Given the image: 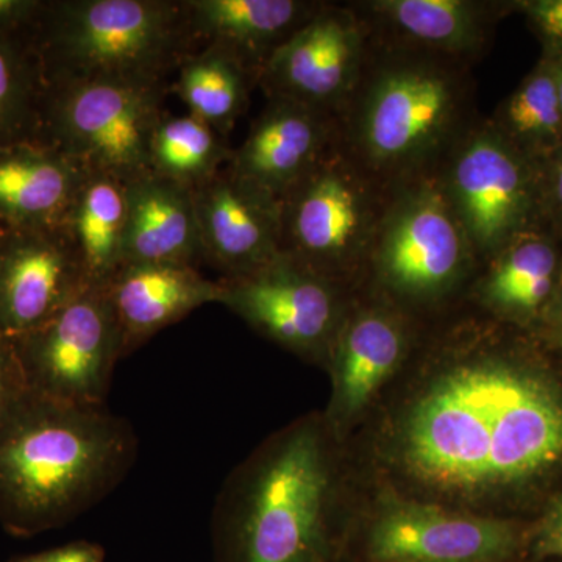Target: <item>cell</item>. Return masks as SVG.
Segmentation results:
<instances>
[{
	"label": "cell",
	"mask_w": 562,
	"mask_h": 562,
	"mask_svg": "<svg viewBox=\"0 0 562 562\" xmlns=\"http://www.w3.org/2000/svg\"><path fill=\"white\" fill-rule=\"evenodd\" d=\"M398 446L406 471L427 486L498 490L562 458V398L512 362L473 355L414 403Z\"/></svg>",
	"instance_id": "6da1fadb"
},
{
	"label": "cell",
	"mask_w": 562,
	"mask_h": 562,
	"mask_svg": "<svg viewBox=\"0 0 562 562\" xmlns=\"http://www.w3.org/2000/svg\"><path fill=\"white\" fill-rule=\"evenodd\" d=\"M136 449L106 406L25 391L0 420V524L27 538L76 519L124 480Z\"/></svg>",
	"instance_id": "7a4b0ae2"
},
{
	"label": "cell",
	"mask_w": 562,
	"mask_h": 562,
	"mask_svg": "<svg viewBox=\"0 0 562 562\" xmlns=\"http://www.w3.org/2000/svg\"><path fill=\"white\" fill-rule=\"evenodd\" d=\"M479 121L472 66L372 33L360 83L338 117L339 139L394 191L438 173Z\"/></svg>",
	"instance_id": "3957f363"
},
{
	"label": "cell",
	"mask_w": 562,
	"mask_h": 562,
	"mask_svg": "<svg viewBox=\"0 0 562 562\" xmlns=\"http://www.w3.org/2000/svg\"><path fill=\"white\" fill-rule=\"evenodd\" d=\"M222 498L220 562H324L330 472L313 425L292 428Z\"/></svg>",
	"instance_id": "277c9868"
},
{
	"label": "cell",
	"mask_w": 562,
	"mask_h": 562,
	"mask_svg": "<svg viewBox=\"0 0 562 562\" xmlns=\"http://www.w3.org/2000/svg\"><path fill=\"white\" fill-rule=\"evenodd\" d=\"M52 87L92 80L168 83L199 49L183 2L70 0L54 7Z\"/></svg>",
	"instance_id": "5b68a950"
},
{
	"label": "cell",
	"mask_w": 562,
	"mask_h": 562,
	"mask_svg": "<svg viewBox=\"0 0 562 562\" xmlns=\"http://www.w3.org/2000/svg\"><path fill=\"white\" fill-rule=\"evenodd\" d=\"M391 192L338 138L281 199V251L338 286L368 271Z\"/></svg>",
	"instance_id": "8992f818"
},
{
	"label": "cell",
	"mask_w": 562,
	"mask_h": 562,
	"mask_svg": "<svg viewBox=\"0 0 562 562\" xmlns=\"http://www.w3.org/2000/svg\"><path fill=\"white\" fill-rule=\"evenodd\" d=\"M447 201L479 265L541 231V166L482 120L465 133L438 172ZM546 231V228H543Z\"/></svg>",
	"instance_id": "52a82bcc"
},
{
	"label": "cell",
	"mask_w": 562,
	"mask_h": 562,
	"mask_svg": "<svg viewBox=\"0 0 562 562\" xmlns=\"http://www.w3.org/2000/svg\"><path fill=\"white\" fill-rule=\"evenodd\" d=\"M479 266L438 173L391 192L368 271L412 302L446 297Z\"/></svg>",
	"instance_id": "ba28073f"
},
{
	"label": "cell",
	"mask_w": 562,
	"mask_h": 562,
	"mask_svg": "<svg viewBox=\"0 0 562 562\" xmlns=\"http://www.w3.org/2000/svg\"><path fill=\"white\" fill-rule=\"evenodd\" d=\"M168 83L92 80L52 87L54 147L88 172L131 181L150 171V144Z\"/></svg>",
	"instance_id": "9c48e42d"
},
{
	"label": "cell",
	"mask_w": 562,
	"mask_h": 562,
	"mask_svg": "<svg viewBox=\"0 0 562 562\" xmlns=\"http://www.w3.org/2000/svg\"><path fill=\"white\" fill-rule=\"evenodd\" d=\"M29 390L72 405L105 406L122 333L106 288H87L35 330L13 339Z\"/></svg>",
	"instance_id": "30bf717a"
},
{
	"label": "cell",
	"mask_w": 562,
	"mask_h": 562,
	"mask_svg": "<svg viewBox=\"0 0 562 562\" xmlns=\"http://www.w3.org/2000/svg\"><path fill=\"white\" fill-rule=\"evenodd\" d=\"M368 22L353 7L325 3L262 66L258 87L268 99H283L338 120L371 50Z\"/></svg>",
	"instance_id": "8fae6325"
},
{
	"label": "cell",
	"mask_w": 562,
	"mask_h": 562,
	"mask_svg": "<svg viewBox=\"0 0 562 562\" xmlns=\"http://www.w3.org/2000/svg\"><path fill=\"white\" fill-rule=\"evenodd\" d=\"M221 283L222 305L295 353L331 350L346 317L338 284L283 251L257 271Z\"/></svg>",
	"instance_id": "7c38bea8"
},
{
	"label": "cell",
	"mask_w": 562,
	"mask_h": 562,
	"mask_svg": "<svg viewBox=\"0 0 562 562\" xmlns=\"http://www.w3.org/2000/svg\"><path fill=\"white\" fill-rule=\"evenodd\" d=\"M520 547L516 525L384 498L368 538L369 562H503Z\"/></svg>",
	"instance_id": "4fadbf2b"
},
{
	"label": "cell",
	"mask_w": 562,
	"mask_h": 562,
	"mask_svg": "<svg viewBox=\"0 0 562 562\" xmlns=\"http://www.w3.org/2000/svg\"><path fill=\"white\" fill-rule=\"evenodd\" d=\"M203 260L224 279L246 276L281 254V209L272 199L228 171L192 188Z\"/></svg>",
	"instance_id": "5bb4252c"
},
{
	"label": "cell",
	"mask_w": 562,
	"mask_h": 562,
	"mask_svg": "<svg viewBox=\"0 0 562 562\" xmlns=\"http://www.w3.org/2000/svg\"><path fill=\"white\" fill-rule=\"evenodd\" d=\"M268 101L227 168L281 202L338 140L339 125L331 114L301 103Z\"/></svg>",
	"instance_id": "9a60e30c"
},
{
	"label": "cell",
	"mask_w": 562,
	"mask_h": 562,
	"mask_svg": "<svg viewBox=\"0 0 562 562\" xmlns=\"http://www.w3.org/2000/svg\"><path fill=\"white\" fill-rule=\"evenodd\" d=\"M376 38L475 65L512 2L486 0H364L351 2Z\"/></svg>",
	"instance_id": "2e32d148"
},
{
	"label": "cell",
	"mask_w": 562,
	"mask_h": 562,
	"mask_svg": "<svg viewBox=\"0 0 562 562\" xmlns=\"http://www.w3.org/2000/svg\"><path fill=\"white\" fill-rule=\"evenodd\" d=\"M90 288L65 233L16 239L0 251V338L35 330Z\"/></svg>",
	"instance_id": "e0dca14e"
},
{
	"label": "cell",
	"mask_w": 562,
	"mask_h": 562,
	"mask_svg": "<svg viewBox=\"0 0 562 562\" xmlns=\"http://www.w3.org/2000/svg\"><path fill=\"white\" fill-rule=\"evenodd\" d=\"M105 288L120 324L124 355L194 310L224 297L221 281L206 279L194 266L173 262L124 265Z\"/></svg>",
	"instance_id": "ac0fdd59"
},
{
	"label": "cell",
	"mask_w": 562,
	"mask_h": 562,
	"mask_svg": "<svg viewBox=\"0 0 562 562\" xmlns=\"http://www.w3.org/2000/svg\"><path fill=\"white\" fill-rule=\"evenodd\" d=\"M199 46L222 47L260 77L262 66L312 20L324 2L310 0H183Z\"/></svg>",
	"instance_id": "d6986e66"
},
{
	"label": "cell",
	"mask_w": 562,
	"mask_h": 562,
	"mask_svg": "<svg viewBox=\"0 0 562 562\" xmlns=\"http://www.w3.org/2000/svg\"><path fill=\"white\" fill-rule=\"evenodd\" d=\"M201 261L205 260L191 188L155 172L127 181L124 265L173 262L198 268Z\"/></svg>",
	"instance_id": "ffe728a7"
},
{
	"label": "cell",
	"mask_w": 562,
	"mask_h": 562,
	"mask_svg": "<svg viewBox=\"0 0 562 562\" xmlns=\"http://www.w3.org/2000/svg\"><path fill=\"white\" fill-rule=\"evenodd\" d=\"M406 351L402 317L383 305L344 317L333 342L335 419L360 413L401 364Z\"/></svg>",
	"instance_id": "44dd1931"
},
{
	"label": "cell",
	"mask_w": 562,
	"mask_h": 562,
	"mask_svg": "<svg viewBox=\"0 0 562 562\" xmlns=\"http://www.w3.org/2000/svg\"><path fill=\"white\" fill-rule=\"evenodd\" d=\"M480 302L513 322L541 319L562 280V241L552 233H525L484 262Z\"/></svg>",
	"instance_id": "7402d4cb"
},
{
	"label": "cell",
	"mask_w": 562,
	"mask_h": 562,
	"mask_svg": "<svg viewBox=\"0 0 562 562\" xmlns=\"http://www.w3.org/2000/svg\"><path fill=\"white\" fill-rule=\"evenodd\" d=\"M87 172L55 147L0 149V216L24 228H60Z\"/></svg>",
	"instance_id": "603a6c76"
},
{
	"label": "cell",
	"mask_w": 562,
	"mask_h": 562,
	"mask_svg": "<svg viewBox=\"0 0 562 562\" xmlns=\"http://www.w3.org/2000/svg\"><path fill=\"white\" fill-rule=\"evenodd\" d=\"M127 183L87 172L60 225L90 286L103 288L124 265Z\"/></svg>",
	"instance_id": "cb8c5ba5"
},
{
	"label": "cell",
	"mask_w": 562,
	"mask_h": 562,
	"mask_svg": "<svg viewBox=\"0 0 562 562\" xmlns=\"http://www.w3.org/2000/svg\"><path fill=\"white\" fill-rule=\"evenodd\" d=\"M254 87H258L257 76L241 60L206 44L181 63L171 90L188 106V113L227 139L249 105Z\"/></svg>",
	"instance_id": "d4e9b609"
},
{
	"label": "cell",
	"mask_w": 562,
	"mask_h": 562,
	"mask_svg": "<svg viewBox=\"0 0 562 562\" xmlns=\"http://www.w3.org/2000/svg\"><path fill=\"white\" fill-rule=\"evenodd\" d=\"M495 131L542 166L562 149V105L553 61L539 58L531 72L490 117Z\"/></svg>",
	"instance_id": "484cf974"
},
{
	"label": "cell",
	"mask_w": 562,
	"mask_h": 562,
	"mask_svg": "<svg viewBox=\"0 0 562 562\" xmlns=\"http://www.w3.org/2000/svg\"><path fill=\"white\" fill-rule=\"evenodd\" d=\"M227 139L194 114L165 113L150 144V171L184 184L199 187L231 162Z\"/></svg>",
	"instance_id": "4316f807"
},
{
	"label": "cell",
	"mask_w": 562,
	"mask_h": 562,
	"mask_svg": "<svg viewBox=\"0 0 562 562\" xmlns=\"http://www.w3.org/2000/svg\"><path fill=\"white\" fill-rule=\"evenodd\" d=\"M31 91L27 63L0 33V133L13 131L22 122Z\"/></svg>",
	"instance_id": "83f0119b"
},
{
	"label": "cell",
	"mask_w": 562,
	"mask_h": 562,
	"mask_svg": "<svg viewBox=\"0 0 562 562\" xmlns=\"http://www.w3.org/2000/svg\"><path fill=\"white\" fill-rule=\"evenodd\" d=\"M512 5L541 43L542 58L562 60V0H517Z\"/></svg>",
	"instance_id": "f1b7e54d"
},
{
	"label": "cell",
	"mask_w": 562,
	"mask_h": 562,
	"mask_svg": "<svg viewBox=\"0 0 562 562\" xmlns=\"http://www.w3.org/2000/svg\"><path fill=\"white\" fill-rule=\"evenodd\" d=\"M542 225L562 241V149L541 166Z\"/></svg>",
	"instance_id": "f546056e"
},
{
	"label": "cell",
	"mask_w": 562,
	"mask_h": 562,
	"mask_svg": "<svg viewBox=\"0 0 562 562\" xmlns=\"http://www.w3.org/2000/svg\"><path fill=\"white\" fill-rule=\"evenodd\" d=\"M27 390L13 342L0 339V420Z\"/></svg>",
	"instance_id": "4dcf8cb0"
},
{
	"label": "cell",
	"mask_w": 562,
	"mask_h": 562,
	"mask_svg": "<svg viewBox=\"0 0 562 562\" xmlns=\"http://www.w3.org/2000/svg\"><path fill=\"white\" fill-rule=\"evenodd\" d=\"M103 550L98 543L87 541L70 542L58 549L31 554L13 562H103Z\"/></svg>",
	"instance_id": "1f68e13d"
},
{
	"label": "cell",
	"mask_w": 562,
	"mask_h": 562,
	"mask_svg": "<svg viewBox=\"0 0 562 562\" xmlns=\"http://www.w3.org/2000/svg\"><path fill=\"white\" fill-rule=\"evenodd\" d=\"M532 552L536 558H562V498L543 519Z\"/></svg>",
	"instance_id": "d6a6232c"
},
{
	"label": "cell",
	"mask_w": 562,
	"mask_h": 562,
	"mask_svg": "<svg viewBox=\"0 0 562 562\" xmlns=\"http://www.w3.org/2000/svg\"><path fill=\"white\" fill-rule=\"evenodd\" d=\"M40 9V3L22 2V0H0V29L10 27L18 22L27 20Z\"/></svg>",
	"instance_id": "836d02e7"
},
{
	"label": "cell",
	"mask_w": 562,
	"mask_h": 562,
	"mask_svg": "<svg viewBox=\"0 0 562 562\" xmlns=\"http://www.w3.org/2000/svg\"><path fill=\"white\" fill-rule=\"evenodd\" d=\"M541 319L546 321L550 338L562 347V280Z\"/></svg>",
	"instance_id": "e575fe53"
},
{
	"label": "cell",
	"mask_w": 562,
	"mask_h": 562,
	"mask_svg": "<svg viewBox=\"0 0 562 562\" xmlns=\"http://www.w3.org/2000/svg\"><path fill=\"white\" fill-rule=\"evenodd\" d=\"M554 77H557L558 94L562 105V60L553 61Z\"/></svg>",
	"instance_id": "d590c367"
},
{
	"label": "cell",
	"mask_w": 562,
	"mask_h": 562,
	"mask_svg": "<svg viewBox=\"0 0 562 562\" xmlns=\"http://www.w3.org/2000/svg\"><path fill=\"white\" fill-rule=\"evenodd\" d=\"M0 339H3V338H0Z\"/></svg>",
	"instance_id": "8d00e7d4"
}]
</instances>
